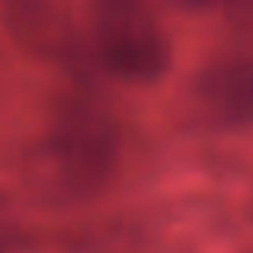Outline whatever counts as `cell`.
Returning <instances> with one entry per match:
<instances>
[{
    "label": "cell",
    "instance_id": "277c9868",
    "mask_svg": "<svg viewBox=\"0 0 253 253\" xmlns=\"http://www.w3.org/2000/svg\"><path fill=\"white\" fill-rule=\"evenodd\" d=\"M228 3H231V16L237 23L253 26V0H228Z\"/></svg>",
    "mask_w": 253,
    "mask_h": 253
},
{
    "label": "cell",
    "instance_id": "3957f363",
    "mask_svg": "<svg viewBox=\"0 0 253 253\" xmlns=\"http://www.w3.org/2000/svg\"><path fill=\"white\" fill-rule=\"evenodd\" d=\"M202 116L218 128L253 125V58H224L196 77Z\"/></svg>",
    "mask_w": 253,
    "mask_h": 253
},
{
    "label": "cell",
    "instance_id": "7a4b0ae2",
    "mask_svg": "<svg viewBox=\"0 0 253 253\" xmlns=\"http://www.w3.org/2000/svg\"><path fill=\"white\" fill-rule=\"evenodd\" d=\"M96 51L112 74L131 81H151L170 61L167 39L141 0H99Z\"/></svg>",
    "mask_w": 253,
    "mask_h": 253
},
{
    "label": "cell",
    "instance_id": "5b68a950",
    "mask_svg": "<svg viewBox=\"0 0 253 253\" xmlns=\"http://www.w3.org/2000/svg\"><path fill=\"white\" fill-rule=\"evenodd\" d=\"M183 3H189V6H209L211 0H183Z\"/></svg>",
    "mask_w": 253,
    "mask_h": 253
},
{
    "label": "cell",
    "instance_id": "6da1fadb",
    "mask_svg": "<svg viewBox=\"0 0 253 253\" xmlns=\"http://www.w3.org/2000/svg\"><path fill=\"white\" fill-rule=\"evenodd\" d=\"M119 161L116 125L96 109H71L45 144V176L64 199H90L106 186Z\"/></svg>",
    "mask_w": 253,
    "mask_h": 253
}]
</instances>
